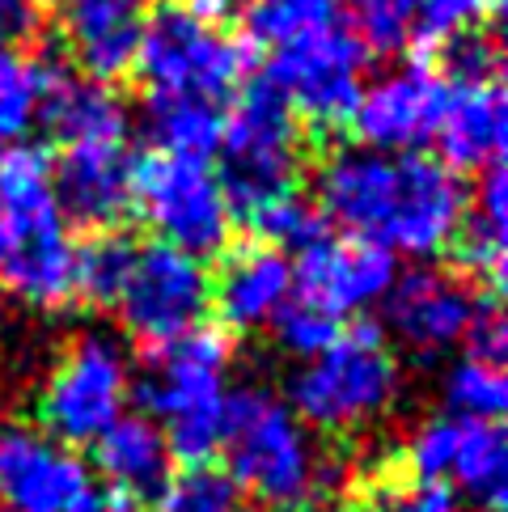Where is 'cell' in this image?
I'll list each match as a JSON object with an SVG mask.
<instances>
[{
  "label": "cell",
  "instance_id": "cell-1",
  "mask_svg": "<svg viewBox=\"0 0 508 512\" xmlns=\"http://www.w3.org/2000/svg\"><path fill=\"white\" fill-rule=\"evenodd\" d=\"M466 204L470 195L462 174L424 153H377L348 144L318 170L322 221L411 259L449 250Z\"/></svg>",
  "mask_w": 508,
  "mask_h": 512
},
{
  "label": "cell",
  "instance_id": "cell-2",
  "mask_svg": "<svg viewBox=\"0 0 508 512\" xmlns=\"http://www.w3.org/2000/svg\"><path fill=\"white\" fill-rule=\"evenodd\" d=\"M0 284L39 309L77 297V246L51 191V161L34 144L0 149Z\"/></svg>",
  "mask_w": 508,
  "mask_h": 512
},
{
  "label": "cell",
  "instance_id": "cell-3",
  "mask_svg": "<svg viewBox=\"0 0 508 512\" xmlns=\"http://www.w3.org/2000/svg\"><path fill=\"white\" fill-rule=\"evenodd\" d=\"M221 449L242 496H254L267 508H301L322 487H335V470L318 457L310 428L263 386H238L229 394Z\"/></svg>",
  "mask_w": 508,
  "mask_h": 512
},
{
  "label": "cell",
  "instance_id": "cell-4",
  "mask_svg": "<svg viewBox=\"0 0 508 512\" xmlns=\"http://www.w3.org/2000/svg\"><path fill=\"white\" fill-rule=\"evenodd\" d=\"M229 360V339L221 331H208V326H195V331L153 347L144 360L136 394L144 402V415L166 436L170 457L208 462L221 449Z\"/></svg>",
  "mask_w": 508,
  "mask_h": 512
},
{
  "label": "cell",
  "instance_id": "cell-5",
  "mask_svg": "<svg viewBox=\"0 0 508 512\" xmlns=\"http://www.w3.org/2000/svg\"><path fill=\"white\" fill-rule=\"evenodd\" d=\"M221 191L233 221H254L267 204L297 191L301 174V119L288 111L280 89L263 81L242 85L221 127Z\"/></svg>",
  "mask_w": 508,
  "mask_h": 512
},
{
  "label": "cell",
  "instance_id": "cell-6",
  "mask_svg": "<svg viewBox=\"0 0 508 512\" xmlns=\"http://www.w3.org/2000/svg\"><path fill=\"white\" fill-rule=\"evenodd\" d=\"M288 394H293L288 407L305 428L356 432L386 415L398 398V360L373 326L339 331L331 347L301 364Z\"/></svg>",
  "mask_w": 508,
  "mask_h": 512
},
{
  "label": "cell",
  "instance_id": "cell-7",
  "mask_svg": "<svg viewBox=\"0 0 508 512\" xmlns=\"http://www.w3.org/2000/svg\"><path fill=\"white\" fill-rule=\"evenodd\" d=\"M149 94L178 98H225L250 72V43L233 39L221 26L199 22L183 5H161L149 13L140 34L136 64Z\"/></svg>",
  "mask_w": 508,
  "mask_h": 512
},
{
  "label": "cell",
  "instance_id": "cell-8",
  "mask_svg": "<svg viewBox=\"0 0 508 512\" xmlns=\"http://www.w3.org/2000/svg\"><path fill=\"white\" fill-rule=\"evenodd\" d=\"M132 394V364L119 339L85 331L51 364L39 394V424L51 441L68 449L94 445L115 424Z\"/></svg>",
  "mask_w": 508,
  "mask_h": 512
},
{
  "label": "cell",
  "instance_id": "cell-9",
  "mask_svg": "<svg viewBox=\"0 0 508 512\" xmlns=\"http://www.w3.org/2000/svg\"><path fill=\"white\" fill-rule=\"evenodd\" d=\"M132 208L149 221L157 242L187 250L195 259L221 254L233 237V212L225 204L221 178L208 161L153 153L136 161Z\"/></svg>",
  "mask_w": 508,
  "mask_h": 512
},
{
  "label": "cell",
  "instance_id": "cell-10",
  "mask_svg": "<svg viewBox=\"0 0 508 512\" xmlns=\"http://www.w3.org/2000/svg\"><path fill=\"white\" fill-rule=\"evenodd\" d=\"M212 305V276L204 259L166 242H136L111 309L123 331L144 347H161L195 331Z\"/></svg>",
  "mask_w": 508,
  "mask_h": 512
},
{
  "label": "cell",
  "instance_id": "cell-11",
  "mask_svg": "<svg viewBox=\"0 0 508 512\" xmlns=\"http://www.w3.org/2000/svg\"><path fill=\"white\" fill-rule=\"evenodd\" d=\"M369 51L348 26L318 30L301 43L271 51L267 81L280 89L288 111L318 132H335L352 119L360 89H365Z\"/></svg>",
  "mask_w": 508,
  "mask_h": 512
},
{
  "label": "cell",
  "instance_id": "cell-12",
  "mask_svg": "<svg viewBox=\"0 0 508 512\" xmlns=\"http://www.w3.org/2000/svg\"><path fill=\"white\" fill-rule=\"evenodd\" d=\"M98 496L94 474L43 428H0V512H81Z\"/></svg>",
  "mask_w": 508,
  "mask_h": 512
},
{
  "label": "cell",
  "instance_id": "cell-13",
  "mask_svg": "<svg viewBox=\"0 0 508 512\" xmlns=\"http://www.w3.org/2000/svg\"><path fill=\"white\" fill-rule=\"evenodd\" d=\"M449 98V81L428 64L390 68L386 77L360 89L352 111L356 140L377 153H420L437 136V123Z\"/></svg>",
  "mask_w": 508,
  "mask_h": 512
},
{
  "label": "cell",
  "instance_id": "cell-14",
  "mask_svg": "<svg viewBox=\"0 0 508 512\" xmlns=\"http://www.w3.org/2000/svg\"><path fill=\"white\" fill-rule=\"evenodd\" d=\"M479 301L483 297L466 280L437 267H415L407 276H394L381 309H386L390 335L415 360H441L466 339Z\"/></svg>",
  "mask_w": 508,
  "mask_h": 512
},
{
  "label": "cell",
  "instance_id": "cell-15",
  "mask_svg": "<svg viewBox=\"0 0 508 512\" xmlns=\"http://www.w3.org/2000/svg\"><path fill=\"white\" fill-rule=\"evenodd\" d=\"M394 276L398 267L386 246H373L352 233H322L310 250H301L293 267V292L343 322L386 301Z\"/></svg>",
  "mask_w": 508,
  "mask_h": 512
},
{
  "label": "cell",
  "instance_id": "cell-16",
  "mask_svg": "<svg viewBox=\"0 0 508 512\" xmlns=\"http://www.w3.org/2000/svg\"><path fill=\"white\" fill-rule=\"evenodd\" d=\"M136 161L127 144H72L51 166V191L64 221L106 233L132 212Z\"/></svg>",
  "mask_w": 508,
  "mask_h": 512
},
{
  "label": "cell",
  "instance_id": "cell-17",
  "mask_svg": "<svg viewBox=\"0 0 508 512\" xmlns=\"http://www.w3.org/2000/svg\"><path fill=\"white\" fill-rule=\"evenodd\" d=\"M149 22V0H64L60 30L85 77L111 85L132 72L140 34Z\"/></svg>",
  "mask_w": 508,
  "mask_h": 512
},
{
  "label": "cell",
  "instance_id": "cell-18",
  "mask_svg": "<svg viewBox=\"0 0 508 512\" xmlns=\"http://www.w3.org/2000/svg\"><path fill=\"white\" fill-rule=\"evenodd\" d=\"M508 136V102L500 81H470V85H449L445 111L437 123V149L453 174L462 170H487L504 153Z\"/></svg>",
  "mask_w": 508,
  "mask_h": 512
},
{
  "label": "cell",
  "instance_id": "cell-19",
  "mask_svg": "<svg viewBox=\"0 0 508 512\" xmlns=\"http://www.w3.org/2000/svg\"><path fill=\"white\" fill-rule=\"evenodd\" d=\"M293 297V263L276 246H242L233 250L221 276L212 284V301L233 331H259Z\"/></svg>",
  "mask_w": 508,
  "mask_h": 512
},
{
  "label": "cell",
  "instance_id": "cell-20",
  "mask_svg": "<svg viewBox=\"0 0 508 512\" xmlns=\"http://www.w3.org/2000/svg\"><path fill=\"white\" fill-rule=\"evenodd\" d=\"M39 119L64 149L72 144H123L127 140V106L106 81L72 77V72H47Z\"/></svg>",
  "mask_w": 508,
  "mask_h": 512
},
{
  "label": "cell",
  "instance_id": "cell-21",
  "mask_svg": "<svg viewBox=\"0 0 508 512\" xmlns=\"http://www.w3.org/2000/svg\"><path fill=\"white\" fill-rule=\"evenodd\" d=\"M94 466L115 491L144 500L170 479V445L149 415H119L94 441Z\"/></svg>",
  "mask_w": 508,
  "mask_h": 512
},
{
  "label": "cell",
  "instance_id": "cell-22",
  "mask_svg": "<svg viewBox=\"0 0 508 512\" xmlns=\"http://www.w3.org/2000/svg\"><path fill=\"white\" fill-rule=\"evenodd\" d=\"M475 204H466V216L458 233H453V254L466 276H475L487 288L504 284V242H508V174L504 161H492L487 170H479Z\"/></svg>",
  "mask_w": 508,
  "mask_h": 512
},
{
  "label": "cell",
  "instance_id": "cell-23",
  "mask_svg": "<svg viewBox=\"0 0 508 512\" xmlns=\"http://www.w3.org/2000/svg\"><path fill=\"white\" fill-rule=\"evenodd\" d=\"M449 479L487 512H504V504H508V441H504L496 419H458L445 483Z\"/></svg>",
  "mask_w": 508,
  "mask_h": 512
},
{
  "label": "cell",
  "instance_id": "cell-24",
  "mask_svg": "<svg viewBox=\"0 0 508 512\" xmlns=\"http://www.w3.org/2000/svg\"><path fill=\"white\" fill-rule=\"evenodd\" d=\"M225 115L208 98H178V94H149L144 106V132L166 157H195L208 161L221 144Z\"/></svg>",
  "mask_w": 508,
  "mask_h": 512
},
{
  "label": "cell",
  "instance_id": "cell-25",
  "mask_svg": "<svg viewBox=\"0 0 508 512\" xmlns=\"http://www.w3.org/2000/svg\"><path fill=\"white\" fill-rule=\"evenodd\" d=\"M242 26L254 47L280 51L318 30L343 26V0H246Z\"/></svg>",
  "mask_w": 508,
  "mask_h": 512
},
{
  "label": "cell",
  "instance_id": "cell-26",
  "mask_svg": "<svg viewBox=\"0 0 508 512\" xmlns=\"http://www.w3.org/2000/svg\"><path fill=\"white\" fill-rule=\"evenodd\" d=\"M47 72V64L22 56L13 47H0V149L22 144V136L39 119Z\"/></svg>",
  "mask_w": 508,
  "mask_h": 512
},
{
  "label": "cell",
  "instance_id": "cell-27",
  "mask_svg": "<svg viewBox=\"0 0 508 512\" xmlns=\"http://www.w3.org/2000/svg\"><path fill=\"white\" fill-rule=\"evenodd\" d=\"M445 407L458 419H500L508 411L504 364L483 356H462L445 373Z\"/></svg>",
  "mask_w": 508,
  "mask_h": 512
},
{
  "label": "cell",
  "instance_id": "cell-28",
  "mask_svg": "<svg viewBox=\"0 0 508 512\" xmlns=\"http://www.w3.org/2000/svg\"><path fill=\"white\" fill-rule=\"evenodd\" d=\"M161 496V512H246L242 487L233 483V474L212 466V462H191L183 474L166 479Z\"/></svg>",
  "mask_w": 508,
  "mask_h": 512
},
{
  "label": "cell",
  "instance_id": "cell-29",
  "mask_svg": "<svg viewBox=\"0 0 508 512\" xmlns=\"http://www.w3.org/2000/svg\"><path fill=\"white\" fill-rule=\"evenodd\" d=\"M496 0H411L407 51H441L458 34H470L487 22Z\"/></svg>",
  "mask_w": 508,
  "mask_h": 512
},
{
  "label": "cell",
  "instance_id": "cell-30",
  "mask_svg": "<svg viewBox=\"0 0 508 512\" xmlns=\"http://www.w3.org/2000/svg\"><path fill=\"white\" fill-rule=\"evenodd\" d=\"M132 246L136 242H127L119 233H98L89 246H77V297L111 309L127 259H132Z\"/></svg>",
  "mask_w": 508,
  "mask_h": 512
},
{
  "label": "cell",
  "instance_id": "cell-31",
  "mask_svg": "<svg viewBox=\"0 0 508 512\" xmlns=\"http://www.w3.org/2000/svg\"><path fill=\"white\" fill-rule=\"evenodd\" d=\"M250 229L263 237V246H276V250H310L318 237L326 233V221L318 204H310V199H301L297 191L276 199V204H267L259 216L250 221Z\"/></svg>",
  "mask_w": 508,
  "mask_h": 512
},
{
  "label": "cell",
  "instance_id": "cell-32",
  "mask_svg": "<svg viewBox=\"0 0 508 512\" xmlns=\"http://www.w3.org/2000/svg\"><path fill=\"white\" fill-rule=\"evenodd\" d=\"M271 331H276V343L284 347L288 356H301V360H310L318 356L322 347H331L335 335L343 331V322L335 314H326V309H318L314 301H305V297H288L284 309L276 318H271Z\"/></svg>",
  "mask_w": 508,
  "mask_h": 512
},
{
  "label": "cell",
  "instance_id": "cell-33",
  "mask_svg": "<svg viewBox=\"0 0 508 512\" xmlns=\"http://www.w3.org/2000/svg\"><path fill=\"white\" fill-rule=\"evenodd\" d=\"M352 34L373 56H394L407 51V26H411V0H352L348 5Z\"/></svg>",
  "mask_w": 508,
  "mask_h": 512
},
{
  "label": "cell",
  "instance_id": "cell-34",
  "mask_svg": "<svg viewBox=\"0 0 508 512\" xmlns=\"http://www.w3.org/2000/svg\"><path fill=\"white\" fill-rule=\"evenodd\" d=\"M445 56V68L453 85H470V81H496V68H500V56H496V43L487 39L483 30H470V34H458L449 47H441Z\"/></svg>",
  "mask_w": 508,
  "mask_h": 512
},
{
  "label": "cell",
  "instance_id": "cell-35",
  "mask_svg": "<svg viewBox=\"0 0 508 512\" xmlns=\"http://www.w3.org/2000/svg\"><path fill=\"white\" fill-rule=\"evenodd\" d=\"M466 356H483V360H500L504 364V347H508V326L496 301H479L475 318H470L466 331Z\"/></svg>",
  "mask_w": 508,
  "mask_h": 512
},
{
  "label": "cell",
  "instance_id": "cell-36",
  "mask_svg": "<svg viewBox=\"0 0 508 512\" xmlns=\"http://www.w3.org/2000/svg\"><path fill=\"white\" fill-rule=\"evenodd\" d=\"M394 504H398V512H462L458 491L449 483H420L411 491H398Z\"/></svg>",
  "mask_w": 508,
  "mask_h": 512
},
{
  "label": "cell",
  "instance_id": "cell-37",
  "mask_svg": "<svg viewBox=\"0 0 508 512\" xmlns=\"http://www.w3.org/2000/svg\"><path fill=\"white\" fill-rule=\"evenodd\" d=\"M34 0H0V39H26L39 22Z\"/></svg>",
  "mask_w": 508,
  "mask_h": 512
},
{
  "label": "cell",
  "instance_id": "cell-38",
  "mask_svg": "<svg viewBox=\"0 0 508 512\" xmlns=\"http://www.w3.org/2000/svg\"><path fill=\"white\" fill-rule=\"evenodd\" d=\"M183 9H187V13H195L199 22L221 26V22H229V17L242 9V0H183Z\"/></svg>",
  "mask_w": 508,
  "mask_h": 512
},
{
  "label": "cell",
  "instance_id": "cell-39",
  "mask_svg": "<svg viewBox=\"0 0 508 512\" xmlns=\"http://www.w3.org/2000/svg\"><path fill=\"white\" fill-rule=\"evenodd\" d=\"M365 512H398V504H394V496H381V500H373Z\"/></svg>",
  "mask_w": 508,
  "mask_h": 512
},
{
  "label": "cell",
  "instance_id": "cell-40",
  "mask_svg": "<svg viewBox=\"0 0 508 512\" xmlns=\"http://www.w3.org/2000/svg\"><path fill=\"white\" fill-rule=\"evenodd\" d=\"M34 5H51V0H34Z\"/></svg>",
  "mask_w": 508,
  "mask_h": 512
},
{
  "label": "cell",
  "instance_id": "cell-41",
  "mask_svg": "<svg viewBox=\"0 0 508 512\" xmlns=\"http://www.w3.org/2000/svg\"><path fill=\"white\" fill-rule=\"evenodd\" d=\"M305 512H310V508H305Z\"/></svg>",
  "mask_w": 508,
  "mask_h": 512
}]
</instances>
